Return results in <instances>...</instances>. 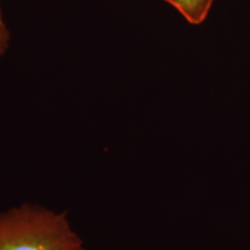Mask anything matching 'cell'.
Returning a JSON list of instances; mask_svg holds the SVG:
<instances>
[{
    "instance_id": "obj_1",
    "label": "cell",
    "mask_w": 250,
    "mask_h": 250,
    "mask_svg": "<svg viewBox=\"0 0 250 250\" xmlns=\"http://www.w3.org/2000/svg\"><path fill=\"white\" fill-rule=\"evenodd\" d=\"M0 250H86L65 214L23 204L0 214Z\"/></svg>"
},
{
    "instance_id": "obj_2",
    "label": "cell",
    "mask_w": 250,
    "mask_h": 250,
    "mask_svg": "<svg viewBox=\"0 0 250 250\" xmlns=\"http://www.w3.org/2000/svg\"><path fill=\"white\" fill-rule=\"evenodd\" d=\"M165 1L177 9L188 22L201 24L208 18L214 0H165Z\"/></svg>"
},
{
    "instance_id": "obj_3",
    "label": "cell",
    "mask_w": 250,
    "mask_h": 250,
    "mask_svg": "<svg viewBox=\"0 0 250 250\" xmlns=\"http://www.w3.org/2000/svg\"><path fill=\"white\" fill-rule=\"evenodd\" d=\"M9 45V31L2 20L1 11H0V57L5 55Z\"/></svg>"
}]
</instances>
